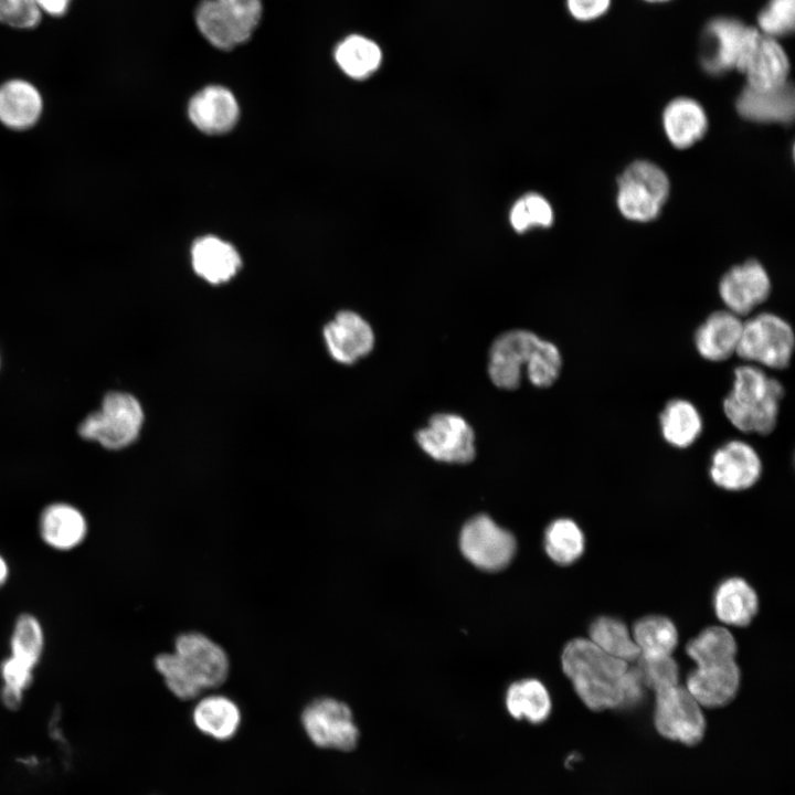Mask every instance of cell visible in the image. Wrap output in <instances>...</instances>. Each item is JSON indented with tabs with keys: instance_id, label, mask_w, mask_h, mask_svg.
Segmentation results:
<instances>
[{
	"instance_id": "cell-18",
	"label": "cell",
	"mask_w": 795,
	"mask_h": 795,
	"mask_svg": "<svg viewBox=\"0 0 795 795\" xmlns=\"http://www.w3.org/2000/svg\"><path fill=\"white\" fill-rule=\"evenodd\" d=\"M740 72L748 87L773 89L788 83L789 60L776 39L760 33Z\"/></svg>"
},
{
	"instance_id": "cell-22",
	"label": "cell",
	"mask_w": 795,
	"mask_h": 795,
	"mask_svg": "<svg viewBox=\"0 0 795 795\" xmlns=\"http://www.w3.org/2000/svg\"><path fill=\"white\" fill-rule=\"evenodd\" d=\"M87 529L83 513L64 502L47 506L39 520L42 540L49 547L61 551L78 547L86 538Z\"/></svg>"
},
{
	"instance_id": "cell-8",
	"label": "cell",
	"mask_w": 795,
	"mask_h": 795,
	"mask_svg": "<svg viewBox=\"0 0 795 795\" xmlns=\"http://www.w3.org/2000/svg\"><path fill=\"white\" fill-rule=\"evenodd\" d=\"M654 724L664 738L686 745L698 744L707 727L702 707L679 683L655 692Z\"/></svg>"
},
{
	"instance_id": "cell-20",
	"label": "cell",
	"mask_w": 795,
	"mask_h": 795,
	"mask_svg": "<svg viewBox=\"0 0 795 795\" xmlns=\"http://www.w3.org/2000/svg\"><path fill=\"white\" fill-rule=\"evenodd\" d=\"M739 115L755 123L791 124L795 113L791 83L773 89L759 91L745 86L735 100Z\"/></svg>"
},
{
	"instance_id": "cell-46",
	"label": "cell",
	"mask_w": 795,
	"mask_h": 795,
	"mask_svg": "<svg viewBox=\"0 0 795 795\" xmlns=\"http://www.w3.org/2000/svg\"><path fill=\"white\" fill-rule=\"evenodd\" d=\"M9 577V565L6 559L0 554V589Z\"/></svg>"
},
{
	"instance_id": "cell-44",
	"label": "cell",
	"mask_w": 795,
	"mask_h": 795,
	"mask_svg": "<svg viewBox=\"0 0 795 795\" xmlns=\"http://www.w3.org/2000/svg\"><path fill=\"white\" fill-rule=\"evenodd\" d=\"M39 8L52 17H63L70 9L72 0H35Z\"/></svg>"
},
{
	"instance_id": "cell-12",
	"label": "cell",
	"mask_w": 795,
	"mask_h": 795,
	"mask_svg": "<svg viewBox=\"0 0 795 795\" xmlns=\"http://www.w3.org/2000/svg\"><path fill=\"white\" fill-rule=\"evenodd\" d=\"M541 341L536 333L515 329L500 335L492 342L488 357V374L495 385L506 390L517 389L522 368L528 369Z\"/></svg>"
},
{
	"instance_id": "cell-7",
	"label": "cell",
	"mask_w": 795,
	"mask_h": 795,
	"mask_svg": "<svg viewBox=\"0 0 795 795\" xmlns=\"http://www.w3.org/2000/svg\"><path fill=\"white\" fill-rule=\"evenodd\" d=\"M760 32L734 18L712 19L702 34L701 65L712 75L741 71Z\"/></svg>"
},
{
	"instance_id": "cell-15",
	"label": "cell",
	"mask_w": 795,
	"mask_h": 795,
	"mask_svg": "<svg viewBox=\"0 0 795 795\" xmlns=\"http://www.w3.org/2000/svg\"><path fill=\"white\" fill-rule=\"evenodd\" d=\"M324 339L333 360L352 364L371 352L374 332L369 322L351 310L339 311L324 327Z\"/></svg>"
},
{
	"instance_id": "cell-31",
	"label": "cell",
	"mask_w": 795,
	"mask_h": 795,
	"mask_svg": "<svg viewBox=\"0 0 795 795\" xmlns=\"http://www.w3.org/2000/svg\"><path fill=\"white\" fill-rule=\"evenodd\" d=\"M686 654L696 666H707L735 660L736 642L724 626L704 628L686 645Z\"/></svg>"
},
{
	"instance_id": "cell-26",
	"label": "cell",
	"mask_w": 795,
	"mask_h": 795,
	"mask_svg": "<svg viewBox=\"0 0 795 795\" xmlns=\"http://www.w3.org/2000/svg\"><path fill=\"white\" fill-rule=\"evenodd\" d=\"M191 716L194 727L201 733L218 741L233 738L242 720L237 703L224 695L202 697Z\"/></svg>"
},
{
	"instance_id": "cell-43",
	"label": "cell",
	"mask_w": 795,
	"mask_h": 795,
	"mask_svg": "<svg viewBox=\"0 0 795 795\" xmlns=\"http://www.w3.org/2000/svg\"><path fill=\"white\" fill-rule=\"evenodd\" d=\"M610 6L611 0H566L569 13L582 22L601 18L607 12Z\"/></svg>"
},
{
	"instance_id": "cell-41",
	"label": "cell",
	"mask_w": 795,
	"mask_h": 795,
	"mask_svg": "<svg viewBox=\"0 0 795 795\" xmlns=\"http://www.w3.org/2000/svg\"><path fill=\"white\" fill-rule=\"evenodd\" d=\"M34 668L10 656L0 664V676L3 681L2 689L23 696V692L33 681Z\"/></svg>"
},
{
	"instance_id": "cell-27",
	"label": "cell",
	"mask_w": 795,
	"mask_h": 795,
	"mask_svg": "<svg viewBox=\"0 0 795 795\" xmlns=\"http://www.w3.org/2000/svg\"><path fill=\"white\" fill-rule=\"evenodd\" d=\"M660 433L666 443L679 449L690 447L702 433L703 421L697 406L686 399H672L659 414Z\"/></svg>"
},
{
	"instance_id": "cell-24",
	"label": "cell",
	"mask_w": 795,
	"mask_h": 795,
	"mask_svg": "<svg viewBox=\"0 0 795 795\" xmlns=\"http://www.w3.org/2000/svg\"><path fill=\"white\" fill-rule=\"evenodd\" d=\"M43 100L38 88L24 80L0 86V121L14 130L32 127L40 118Z\"/></svg>"
},
{
	"instance_id": "cell-32",
	"label": "cell",
	"mask_w": 795,
	"mask_h": 795,
	"mask_svg": "<svg viewBox=\"0 0 795 795\" xmlns=\"http://www.w3.org/2000/svg\"><path fill=\"white\" fill-rule=\"evenodd\" d=\"M632 635L639 656L671 655L678 645V630L666 616L648 615L638 619Z\"/></svg>"
},
{
	"instance_id": "cell-33",
	"label": "cell",
	"mask_w": 795,
	"mask_h": 795,
	"mask_svg": "<svg viewBox=\"0 0 795 795\" xmlns=\"http://www.w3.org/2000/svg\"><path fill=\"white\" fill-rule=\"evenodd\" d=\"M584 549V533L574 520L559 518L545 529L544 550L553 562L570 565L582 556Z\"/></svg>"
},
{
	"instance_id": "cell-25",
	"label": "cell",
	"mask_w": 795,
	"mask_h": 795,
	"mask_svg": "<svg viewBox=\"0 0 795 795\" xmlns=\"http://www.w3.org/2000/svg\"><path fill=\"white\" fill-rule=\"evenodd\" d=\"M713 608L718 619L724 625L745 627L759 611V597L744 579L732 576L717 586Z\"/></svg>"
},
{
	"instance_id": "cell-28",
	"label": "cell",
	"mask_w": 795,
	"mask_h": 795,
	"mask_svg": "<svg viewBox=\"0 0 795 795\" xmlns=\"http://www.w3.org/2000/svg\"><path fill=\"white\" fill-rule=\"evenodd\" d=\"M338 67L350 78L365 80L378 71L382 51L377 42L362 34H349L333 50Z\"/></svg>"
},
{
	"instance_id": "cell-19",
	"label": "cell",
	"mask_w": 795,
	"mask_h": 795,
	"mask_svg": "<svg viewBox=\"0 0 795 795\" xmlns=\"http://www.w3.org/2000/svg\"><path fill=\"white\" fill-rule=\"evenodd\" d=\"M743 319L728 309L710 314L696 329L693 344L704 360L723 362L735 354Z\"/></svg>"
},
{
	"instance_id": "cell-34",
	"label": "cell",
	"mask_w": 795,
	"mask_h": 795,
	"mask_svg": "<svg viewBox=\"0 0 795 795\" xmlns=\"http://www.w3.org/2000/svg\"><path fill=\"white\" fill-rule=\"evenodd\" d=\"M194 23L199 33L213 47L221 51H231L242 42L223 19L214 0H200L194 9Z\"/></svg>"
},
{
	"instance_id": "cell-40",
	"label": "cell",
	"mask_w": 795,
	"mask_h": 795,
	"mask_svg": "<svg viewBox=\"0 0 795 795\" xmlns=\"http://www.w3.org/2000/svg\"><path fill=\"white\" fill-rule=\"evenodd\" d=\"M0 19L11 26L31 29L41 20L35 0H0Z\"/></svg>"
},
{
	"instance_id": "cell-48",
	"label": "cell",
	"mask_w": 795,
	"mask_h": 795,
	"mask_svg": "<svg viewBox=\"0 0 795 795\" xmlns=\"http://www.w3.org/2000/svg\"><path fill=\"white\" fill-rule=\"evenodd\" d=\"M0 21H1V19H0Z\"/></svg>"
},
{
	"instance_id": "cell-2",
	"label": "cell",
	"mask_w": 795,
	"mask_h": 795,
	"mask_svg": "<svg viewBox=\"0 0 795 795\" xmlns=\"http://www.w3.org/2000/svg\"><path fill=\"white\" fill-rule=\"evenodd\" d=\"M564 674L583 703L594 711L629 708V664L602 651L589 638L569 642L561 656Z\"/></svg>"
},
{
	"instance_id": "cell-4",
	"label": "cell",
	"mask_w": 795,
	"mask_h": 795,
	"mask_svg": "<svg viewBox=\"0 0 795 795\" xmlns=\"http://www.w3.org/2000/svg\"><path fill=\"white\" fill-rule=\"evenodd\" d=\"M795 335L792 326L773 312H761L743 320L735 356L762 369L783 370L792 361Z\"/></svg>"
},
{
	"instance_id": "cell-30",
	"label": "cell",
	"mask_w": 795,
	"mask_h": 795,
	"mask_svg": "<svg viewBox=\"0 0 795 795\" xmlns=\"http://www.w3.org/2000/svg\"><path fill=\"white\" fill-rule=\"evenodd\" d=\"M589 639L605 654L628 664L639 657L632 630L618 618L601 616L594 619L589 628Z\"/></svg>"
},
{
	"instance_id": "cell-37",
	"label": "cell",
	"mask_w": 795,
	"mask_h": 795,
	"mask_svg": "<svg viewBox=\"0 0 795 795\" xmlns=\"http://www.w3.org/2000/svg\"><path fill=\"white\" fill-rule=\"evenodd\" d=\"M635 666L646 689L657 692L679 683V667L671 655L643 656Z\"/></svg>"
},
{
	"instance_id": "cell-23",
	"label": "cell",
	"mask_w": 795,
	"mask_h": 795,
	"mask_svg": "<svg viewBox=\"0 0 795 795\" xmlns=\"http://www.w3.org/2000/svg\"><path fill=\"white\" fill-rule=\"evenodd\" d=\"M662 127L666 137L675 148L686 149L706 135L708 117L703 107L696 99L677 97L664 109Z\"/></svg>"
},
{
	"instance_id": "cell-16",
	"label": "cell",
	"mask_w": 795,
	"mask_h": 795,
	"mask_svg": "<svg viewBox=\"0 0 795 795\" xmlns=\"http://www.w3.org/2000/svg\"><path fill=\"white\" fill-rule=\"evenodd\" d=\"M188 115L199 130L219 135L227 132L235 126L240 107L229 88L222 85H208L189 100Z\"/></svg>"
},
{
	"instance_id": "cell-5",
	"label": "cell",
	"mask_w": 795,
	"mask_h": 795,
	"mask_svg": "<svg viewBox=\"0 0 795 795\" xmlns=\"http://www.w3.org/2000/svg\"><path fill=\"white\" fill-rule=\"evenodd\" d=\"M144 423L139 401L129 393L109 392L100 410L89 413L80 424L78 434L109 449H120L137 439Z\"/></svg>"
},
{
	"instance_id": "cell-38",
	"label": "cell",
	"mask_w": 795,
	"mask_h": 795,
	"mask_svg": "<svg viewBox=\"0 0 795 795\" xmlns=\"http://www.w3.org/2000/svg\"><path fill=\"white\" fill-rule=\"evenodd\" d=\"M561 369L560 350L554 343L541 339L526 371L529 381L538 388L551 386L558 380Z\"/></svg>"
},
{
	"instance_id": "cell-45",
	"label": "cell",
	"mask_w": 795,
	"mask_h": 795,
	"mask_svg": "<svg viewBox=\"0 0 795 795\" xmlns=\"http://www.w3.org/2000/svg\"><path fill=\"white\" fill-rule=\"evenodd\" d=\"M510 223L518 232H523L530 227L521 199H519L510 211Z\"/></svg>"
},
{
	"instance_id": "cell-13",
	"label": "cell",
	"mask_w": 795,
	"mask_h": 795,
	"mask_svg": "<svg viewBox=\"0 0 795 795\" xmlns=\"http://www.w3.org/2000/svg\"><path fill=\"white\" fill-rule=\"evenodd\" d=\"M762 470V459L756 449L742 439H731L713 452L709 476L721 489L743 491L760 480Z\"/></svg>"
},
{
	"instance_id": "cell-10",
	"label": "cell",
	"mask_w": 795,
	"mask_h": 795,
	"mask_svg": "<svg viewBox=\"0 0 795 795\" xmlns=\"http://www.w3.org/2000/svg\"><path fill=\"white\" fill-rule=\"evenodd\" d=\"M418 446L435 460L467 464L476 455L475 434L468 422L457 414L433 415L415 434Z\"/></svg>"
},
{
	"instance_id": "cell-42",
	"label": "cell",
	"mask_w": 795,
	"mask_h": 795,
	"mask_svg": "<svg viewBox=\"0 0 795 795\" xmlns=\"http://www.w3.org/2000/svg\"><path fill=\"white\" fill-rule=\"evenodd\" d=\"M524 212L531 226L548 227L553 222V210L545 198L529 193L521 198Z\"/></svg>"
},
{
	"instance_id": "cell-47",
	"label": "cell",
	"mask_w": 795,
	"mask_h": 795,
	"mask_svg": "<svg viewBox=\"0 0 795 795\" xmlns=\"http://www.w3.org/2000/svg\"><path fill=\"white\" fill-rule=\"evenodd\" d=\"M644 1L657 3V2H666V1H669V0H644Z\"/></svg>"
},
{
	"instance_id": "cell-29",
	"label": "cell",
	"mask_w": 795,
	"mask_h": 795,
	"mask_svg": "<svg viewBox=\"0 0 795 795\" xmlns=\"http://www.w3.org/2000/svg\"><path fill=\"white\" fill-rule=\"evenodd\" d=\"M506 708L515 719L538 724L548 719L552 703L549 691L541 681L524 679L508 688Z\"/></svg>"
},
{
	"instance_id": "cell-17",
	"label": "cell",
	"mask_w": 795,
	"mask_h": 795,
	"mask_svg": "<svg viewBox=\"0 0 795 795\" xmlns=\"http://www.w3.org/2000/svg\"><path fill=\"white\" fill-rule=\"evenodd\" d=\"M741 671L735 660L696 666L685 687L702 708H719L731 702L740 688Z\"/></svg>"
},
{
	"instance_id": "cell-21",
	"label": "cell",
	"mask_w": 795,
	"mask_h": 795,
	"mask_svg": "<svg viewBox=\"0 0 795 795\" xmlns=\"http://www.w3.org/2000/svg\"><path fill=\"white\" fill-rule=\"evenodd\" d=\"M191 262L194 272L210 284L229 282L242 265L235 247L213 235L202 236L193 243Z\"/></svg>"
},
{
	"instance_id": "cell-9",
	"label": "cell",
	"mask_w": 795,
	"mask_h": 795,
	"mask_svg": "<svg viewBox=\"0 0 795 795\" xmlns=\"http://www.w3.org/2000/svg\"><path fill=\"white\" fill-rule=\"evenodd\" d=\"M303 729L319 748L350 751L359 740V729L350 707L331 697H320L305 706L300 714Z\"/></svg>"
},
{
	"instance_id": "cell-3",
	"label": "cell",
	"mask_w": 795,
	"mask_h": 795,
	"mask_svg": "<svg viewBox=\"0 0 795 795\" xmlns=\"http://www.w3.org/2000/svg\"><path fill=\"white\" fill-rule=\"evenodd\" d=\"M783 398L784 386L777 379L757 365L743 363L733 371V384L722 407L740 432L768 435L777 425Z\"/></svg>"
},
{
	"instance_id": "cell-1",
	"label": "cell",
	"mask_w": 795,
	"mask_h": 795,
	"mask_svg": "<svg viewBox=\"0 0 795 795\" xmlns=\"http://www.w3.org/2000/svg\"><path fill=\"white\" fill-rule=\"evenodd\" d=\"M153 667L176 698L189 701L223 686L231 662L223 646L201 632L189 630L176 636L173 651L156 655Z\"/></svg>"
},
{
	"instance_id": "cell-39",
	"label": "cell",
	"mask_w": 795,
	"mask_h": 795,
	"mask_svg": "<svg viewBox=\"0 0 795 795\" xmlns=\"http://www.w3.org/2000/svg\"><path fill=\"white\" fill-rule=\"evenodd\" d=\"M759 32L777 39L793 32L795 0H768L757 17Z\"/></svg>"
},
{
	"instance_id": "cell-6",
	"label": "cell",
	"mask_w": 795,
	"mask_h": 795,
	"mask_svg": "<svg viewBox=\"0 0 795 795\" xmlns=\"http://www.w3.org/2000/svg\"><path fill=\"white\" fill-rule=\"evenodd\" d=\"M669 191V179L660 167L637 160L617 180V208L630 221L649 222L661 212Z\"/></svg>"
},
{
	"instance_id": "cell-14",
	"label": "cell",
	"mask_w": 795,
	"mask_h": 795,
	"mask_svg": "<svg viewBox=\"0 0 795 795\" xmlns=\"http://www.w3.org/2000/svg\"><path fill=\"white\" fill-rule=\"evenodd\" d=\"M770 294V276L754 259L733 266L719 282V295L725 309L741 318L762 305Z\"/></svg>"
},
{
	"instance_id": "cell-11",
	"label": "cell",
	"mask_w": 795,
	"mask_h": 795,
	"mask_svg": "<svg viewBox=\"0 0 795 795\" xmlns=\"http://www.w3.org/2000/svg\"><path fill=\"white\" fill-rule=\"evenodd\" d=\"M459 545L464 556L485 571L504 569L516 552L513 536L486 515H478L464 524Z\"/></svg>"
},
{
	"instance_id": "cell-36",
	"label": "cell",
	"mask_w": 795,
	"mask_h": 795,
	"mask_svg": "<svg viewBox=\"0 0 795 795\" xmlns=\"http://www.w3.org/2000/svg\"><path fill=\"white\" fill-rule=\"evenodd\" d=\"M221 15L242 43L251 40L263 18V0H215Z\"/></svg>"
},
{
	"instance_id": "cell-35",
	"label": "cell",
	"mask_w": 795,
	"mask_h": 795,
	"mask_svg": "<svg viewBox=\"0 0 795 795\" xmlns=\"http://www.w3.org/2000/svg\"><path fill=\"white\" fill-rule=\"evenodd\" d=\"M44 650V632L39 619L28 613L20 615L10 637L12 657L35 668Z\"/></svg>"
}]
</instances>
